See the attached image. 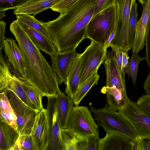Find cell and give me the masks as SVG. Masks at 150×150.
Wrapping results in <instances>:
<instances>
[{
  "label": "cell",
  "instance_id": "obj_28",
  "mask_svg": "<svg viewBox=\"0 0 150 150\" xmlns=\"http://www.w3.org/2000/svg\"><path fill=\"white\" fill-rule=\"evenodd\" d=\"M20 80L30 99L37 110L40 111L43 109L42 103L43 96L41 93L28 82L20 79Z\"/></svg>",
  "mask_w": 150,
  "mask_h": 150
},
{
  "label": "cell",
  "instance_id": "obj_41",
  "mask_svg": "<svg viewBox=\"0 0 150 150\" xmlns=\"http://www.w3.org/2000/svg\"><path fill=\"white\" fill-rule=\"evenodd\" d=\"M111 47L114 53L117 64L121 70L123 50L113 47Z\"/></svg>",
  "mask_w": 150,
  "mask_h": 150
},
{
  "label": "cell",
  "instance_id": "obj_45",
  "mask_svg": "<svg viewBox=\"0 0 150 150\" xmlns=\"http://www.w3.org/2000/svg\"><path fill=\"white\" fill-rule=\"evenodd\" d=\"M143 150H150V138H142Z\"/></svg>",
  "mask_w": 150,
  "mask_h": 150
},
{
  "label": "cell",
  "instance_id": "obj_12",
  "mask_svg": "<svg viewBox=\"0 0 150 150\" xmlns=\"http://www.w3.org/2000/svg\"><path fill=\"white\" fill-rule=\"evenodd\" d=\"M102 63L106 71V86L116 88L122 92L127 93L125 77L117 64L112 50L107 51Z\"/></svg>",
  "mask_w": 150,
  "mask_h": 150
},
{
  "label": "cell",
  "instance_id": "obj_22",
  "mask_svg": "<svg viewBox=\"0 0 150 150\" xmlns=\"http://www.w3.org/2000/svg\"><path fill=\"white\" fill-rule=\"evenodd\" d=\"M23 24L32 40L40 50L50 56L55 52L56 48L52 42L39 32L26 25Z\"/></svg>",
  "mask_w": 150,
  "mask_h": 150
},
{
  "label": "cell",
  "instance_id": "obj_18",
  "mask_svg": "<svg viewBox=\"0 0 150 150\" xmlns=\"http://www.w3.org/2000/svg\"><path fill=\"white\" fill-rule=\"evenodd\" d=\"M101 92L106 95L108 105L117 111L124 108L130 100L127 93H123L115 87L104 86L101 89Z\"/></svg>",
  "mask_w": 150,
  "mask_h": 150
},
{
  "label": "cell",
  "instance_id": "obj_38",
  "mask_svg": "<svg viewBox=\"0 0 150 150\" xmlns=\"http://www.w3.org/2000/svg\"><path fill=\"white\" fill-rule=\"evenodd\" d=\"M113 1V0H97L96 8L93 17L107 7Z\"/></svg>",
  "mask_w": 150,
  "mask_h": 150
},
{
  "label": "cell",
  "instance_id": "obj_1",
  "mask_svg": "<svg viewBox=\"0 0 150 150\" xmlns=\"http://www.w3.org/2000/svg\"><path fill=\"white\" fill-rule=\"evenodd\" d=\"M97 0H78L56 19L45 23L57 51L76 49L86 38V28L92 18Z\"/></svg>",
  "mask_w": 150,
  "mask_h": 150
},
{
  "label": "cell",
  "instance_id": "obj_8",
  "mask_svg": "<svg viewBox=\"0 0 150 150\" xmlns=\"http://www.w3.org/2000/svg\"><path fill=\"white\" fill-rule=\"evenodd\" d=\"M128 121L138 136L150 138V115L129 100L126 106L118 111Z\"/></svg>",
  "mask_w": 150,
  "mask_h": 150
},
{
  "label": "cell",
  "instance_id": "obj_10",
  "mask_svg": "<svg viewBox=\"0 0 150 150\" xmlns=\"http://www.w3.org/2000/svg\"><path fill=\"white\" fill-rule=\"evenodd\" d=\"M3 49L11 70L20 79L27 81L28 75L23 58L18 45L13 38L4 40Z\"/></svg>",
  "mask_w": 150,
  "mask_h": 150
},
{
  "label": "cell",
  "instance_id": "obj_20",
  "mask_svg": "<svg viewBox=\"0 0 150 150\" xmlns=\"http://www.w3.org/2000/svg\"><path fill=\"white\" fill-rule=\"evenodd\" d=\"M0 122V150H10L19 137V133L7 123Z\"/></svg>",
  "mask_w": 150,
  "mask_h": 150
},
{
  "label": "cell",
  "instance_id": "obj_17",
  "mask_svg": "<svg viewBox=\"0 0 150 150\" xmlns=\"http://www.w3.org/2000/svg\"><path fill=\"white\" fill-rule=\"evenodd\" d=\"M59 0H28L14 9V14L31 15L34 16L49 8Z\"/></svg>",
  "mask_w": 150,
  "mask_h": 150
},
{
  "label": "cell",
  "instance_id": "obj_37",
  "mask_svg": "<svg viewBox=\"0 0 150 150\" xmlns=\"http://www.w3.org/2000/svg\"><path fill=\"white\" fill-rule=\"evenodd\" d=\"M145 59L150 71V19L148 24L145 37Z\"/></svg>",
  "mask_w": 150,
  "mask_h": 150
},
{
  "label": "cell",
  "instance_id": "obj_19",
  "mask_svg": "<svg viewBox=\"0 0 150 150\" xmlns=\"http://www.w3.org/2000/svg\"><path fill=\"white\" fill-rule=\"evenodd\" d=\"M63 150H86L87 138L67 129H61Z\"/></svg>",
  "mask_w": 150,
  "mask_h": 150
},
{
  "label": "cell",
  "instance_id": "obj_40",
  "mask_svg": "<svg viewBox=\"0 0 150 150\" xmlns=\"http://www.w3.org/2000/svg\"><path fill=\"white\" fill-rule=\"evenodd\" d=\"M131 150H143L142 138L137 136L131 142Z\"/></svg>",
  "mask_w": 150,
  "mask_h": 150
},
{
  "label": "cell",
  "instance_id": "obj_33",
  "mask_svg": "<svg viewBox=\"0 0 150 150\" xmlns=\"http://www.w3.org/2000/svg\"><path fill=\"white\" fill-rule=\"evenodd\" d=\"M28 0H0V10L15 9Z\"/></svg>",
  "mask_w": 150,
  "mask_h": 150
},
{
  "label": "cell",
  "instance_id": "obj_42",
  "mask_svg": "<svg viewBox=\"0 0 150 150\" xmlns=\"http://www.w3.org/2000/svg\"><path fill=\"white\" fill-rule=\"evenodd\" d=\"M7 23L3 20L0 21V50L3 49L4 40L6 39L5 37V28Z\"/></svg>",
  "mask_w": 150,
  "mask_h": 150
},
{
  "label": "cell",
  "instance_id": "obj_29",
  "mask_svg": "<svg viewBox=\"0 0 150 150\" xmlns=\"http://www.w3.org/2000/svg\"><path fill=\"white\" fill-rule=\"evenodd\" d=\"M10 65L6 58L0 51V90L1 92L5 90L13 77Z\"/></svg>",
  "mask_w": 150,
  "mask_h": 150
},
{
  "label": "cell",
  "instance_id": "obj_2",
  "mask_svg": "<svg viewBox=\"0 0 150 150\" xmlns=\"http://www.w3.org/2000/svg\"><path fill=\"white\" fill-rule=\"evenodd\" d=\"M10 30L18 42L23 58L28 75L27 81L34 86L43 96H56L61 91L56 74L23 25L16 19L11 24Z\"/></svg>",
  "mask_w": 150,
  "mask_h": 150
},
{
  "label": "cell",
  "instance_id": "obj_21",
  "mask_svg": "<svg viewBox=\"0 0 150 150\" xmlns=\"http://www.w3.org/2000/svg\"><path fill=\"white\" fill-rule=\"evenodd\" d=\"M80 55L74 61L69 73L67 80L65 92L72 99L77 91L80 84Z\"/></svg>",
  "mask_w": 150,
  "mask_h": 150
},
{
  "label": "cell",
  "instance_id": "obj_15",
  "mask_svg": "<svg viewBox=\"0 0 150 150\" xmlns=\"http://www.w3.org/2000/svg\"><path fill=\"white\" fill-rule=\"evenodd\" d=\"M132 140L121 134L106 133L104 137L99 139L98 150H131Z\"/></svg>",
  "mask_w": 150,
  "mask_h": 150
},
{
  "label": "cell",
  "instance_id": "obj_24",
  "mask_svg": "<svg viewBox=\"0 0 150 150\" xmlns=\"http://www.w3.org/2000/svg\"><path fill=\"white\" fill-rule=\"evenodd\" d=\"M2 92L7 96L15 114L23 116L34 111H39L28 106L12 91L6 89Z\"/></svg>",
  "mask_w": 150,
  "mask_h": 150
},
{
  "label": "cell",
  "instance_id": "obj_31",
  "mask_svg": "<svg viewBox=\"0 0 150 150\" xmlns=\"http://www.w3.org/2000/svg\"><path fill=\"white\" fill-rule=\"evenodd\" d=\"M36 150L31 134L19 136L14 145L10 150Z\"/></svg>",
  "mask_w": 150,
  "mask_h": 150
},
{
  "label": "cell",
  "instance_id": "obj_44",
  "mask_svg": "<svg viewBox=\"0 0 150 150\" xmlns=\"http://www.w3.org/2000/svg\"><path fill=\"white\" fill-rule=\"evenodd\" d=\"M146 95H150V71L143 86Z\"/></svg>",
  "mask_w": 150,
  "mask_h": 150
},
{
  "label": "cell",
  "instance_id": "obj_13",
  "mask_svg": "<svg viewBox=\"0 0 150 150\" xmlns=\"http://www.w3.org/2000/svg\"><path fill=\"white\" fill-rule=\"evenodd\" d=\"M31 135L36 150H47L49 145V126L46 109L39 111Z\"/></svg>",
  "mask_w": 150,
  "mask_h": 150
},
{
  "label": "cell",
  "instance_id": "obj_6",
  "mask_svg": "<svg viewBox=\"0 0 150 150\" xmlns=\"http://www.w3.org/2000/svg\"><path fill=\"white\" fill-rule=\"evenodd\" d=\"M136 0H114L117 6L118 21L116 33L110 47L128 52L132 48L129 40V22L130 10Z\"/></svg>",
  "mask_w": 150,
  "mask_h": 150
},
{
  "label": "cell",
  "instance_id": "obj_47",
  "mask_svg": "<svg viewBox=\"0 0 150 150\" xmlns=\"http://www.w3.org/2000/svg\"><path fill=\"white\" fill-rule=\"evenodd\" d=\"M138 1L139 3L143 6L145 4L146 0H138Z\"/></svg>",
  "mask_w": 150,
  "mask_h": 150
},
{
  "label": "cell",
  "instance_id": "obj_23",
  "mask_svg": "<svg viewBox=\"0 0 150 150\" xmlns=\"http://www.w3.org/2000/svg\"><path fill=\"white\" fill-rule=\"evenodd\" d=\"M16 17L22 24L39 32L53 44V39L47 30L45 23L43 21L38 20L34 16L31 15H17Z\"/></svg>",
  "mask_w": 150,
  "mask_h": 150
},
{
  "label": "cell",
  "instance_id": "obj_11",
  "mask_svg": "<svg viewBox=\"0 0 150 150\" xmlns=\"http://www.w3.org/2000/svg\"><path fill=\"white\" fill-rule=\"evenodd\" d=\"M47 112L49 126L47 150H63L61 129L57 119L55 108L56 96L48 97Z\"/></svg>",
  "mask_w": 150,
  "mask_h": 150
},
{
  "label": "cell",
  "instance_id": "obj_39",
  "mask_svg": "<svg viewBox=\"0 0 150 150\" xmlns=\"http://www.w3.org/2000/svg\"><path fill=\"white\" fill-rule=\"evenodd\" d=\"M99 139L95 137L87 138V146L86 150H98Z\"/></svg>",
  "mask_w": 150,
  "mask_h": 150
},
{
  "label": "cell",
  "instance_id": "obj_27",
  "mask_svg": "<svg viewBox=\"0 0 150 150\" xmlns=\"http://www.w3.org/2000/svg\"><path fill=\"white\" fill-rule=\"evenodd\" d=\"M6 89L12 91L28 106L38 111L30 99L21 83L20 79L15 74H13L12 79L5 90Z\"/></svg>",
  "mask_w": 150,
  "mask_h": 150
},
{
  "label": "cell",
  "instance_id": "obj_26",
  "mask_svg": "<svg viewBox=\"0 0 150 150\" xmlns=\"http://www.w3.org/2000/svg\"><path fill=\"white\" fill-rule=\"evenodd\" d=\"M96 70L87 79L79 86L77 91L71 99L75 106H78L91 88L97 85L99 78Z\"/></svg>",
  "mask_w": 150,
  "mask_h": 150
},
{
  "label": "cell",
  "instance_id": "obj_16",
  "mask_svg": "<svg viewBox=\"0 0 150 150\" xmlns=\"http://www.w3.org/2000/svg\"><path fill=\"white\" fill-rule=\"evenodd\" d=\"M74 104L72 99L61 92L56 96L55 108L57 120L61 129H67Z\"/></svg>",
  "mask_w": 150,
  "mask_h": 150
},
{
  "label": "cell",
  "instance_id": "obj_30",
  "mask_svg": "<svg viewBox=\"0 0 150 150\" xmlns=\"http://www.w3.org/2000/svg\"><path fill=\"white\" fill-rule=\"evenodd\" d=\"M145 59V57H141L138 53H133L125 69V72L128 74V77L132 78L134 85L136 82L139 64Z\"/></svg>",
  "mask_w": 150,
  "mask_h": 150
},
{
  "label": "cell",
  "instance_id": "obj_14",
  "mask_svg": "<svg viewBox=\"0 0 150 150\" xmlns=\"http://www.w3.org/2000/svg\"><path fill=\"white\" fill-rule=\"evenodd\" d=\"M150 19V0H146L142 13L136 25L132 48L133 53H138L145 45V37Z\"/></svg>",
  "mask_w": 150,
  "mask_h": 150
},
{
  "label": "cell",
  "instance_id": "obj_34",
  "mask_svg": "<svg viewBox=\"0 0 150 150\" xmlns=\"http://www.w3.org/2000/svg\"><path fill=\"white\" fill-rule=\"evenodd\" d=\"M78 0H59L51 8L53 11L60 13L66 11Z\"/></svg>",
  "mask_w": 150,
  "mask_h": 150
},
{
  "label": "cell",
  "instance_id": "obj_5",
  "mask_svg": "<svg viewBox=\"0 0 150 150\" xmlns=\"http://www.w3.org/2000/svg\"><path fill=\"white\" fill-rule=\"evenodd\" d=\"M86 106H75L70 115L67 129L80 136L99 138L98 126Z\"/></svg>",
  "mask_w": 150,
  "mask_h": 150
},
{
  "label": "cell",
  "instance_id": "obj_9",
  "mask_svg": "<svg viewBox=\"0 0 150 150\" xmlns=\"http://www.w3.org/2000/svg\"><path fill=\"white\" fill-rule=\"evenodd\" d=\"M75 49L62 52L56 50L50 56L51 66L56 74L59 85L66 81L74 61L80 54L77 53Z\"/></svg>",
  "mask_w": 150,
  "mask_h": 150
},
{
  "label": "cell",
  "instance_id": "obj_36",
  "mask_svg": "<svg viewBox=\"0 0 150 150\" xmlns=\"http://www.w3.org/2000/svg\"><path fill=\"white\" fill-rule=\"evenodd\" d=\"M136 103L150 115V95H142L138 99Z\"/></svg>",
  "mask_w": 150,
  "mask_h": 150
},
{
  "label": "cell",
  "instance_id": "obj_25",
  "mask_svg": "<svg viewBox=\"0 0 150 150\" xmlns=\"http://www.w3.org/2000/svg\"><path fill=\"white\" fill-rule=\"evenodd\" d=\"M38 112L34 111L23 116L16 114L17 130L19 136L31 134L36 116Z\"/></svg>",
  "mask_w": 150,
  "mask_h": 150
},
{
  "label": "cell",
  "instance_id": "obj_3",
  "mask_svg": "<svg viewBox=\"0 0 150 150\" xmlns=\"http://www.w3.org/2000/svg\"><path fill=\"white\" fill-rule=\"evenodd\" d=\"M117 6L114 0L105 9L93 16L86 28V38L104 47L109 36L117 27Z\"/></svg>",
  "mask_w": 150,
  "mask_h": 150
},
{
  "label": "cell",
  "instance_id": "obj_7",
  "mask_svg": "<svg viewBox=\"0 0 150 150\" xmlns=\"http://www.w3.org/2000/svg\"><path fill=\"white\" fill-rule=\"evenodd\" d=\"M91 41L90 45L80 54L79 86L98 70L107 51L104 47Z\"/></svg>",
  "mask_w": 150,
  "mask_h": 150
},
{
  "label": "cell",
  "instance_id": "obj_35",
  "mask_svg": "<svg viewBox=\"0 0 150 150\" xmlns=\"http://www.w3.org/2000/svg\"><path fill=\"white\" fill-rule=\"evenodd\" d=\"M16 116L14 111L6 113L0 110V120L5 122L17 130Z\"/></svg>",
  "mask_w": 150,
  "mask_h": 150
},
{
  "label": "cell",
  "instance_id": "obj_43",
  "mask_svg": "<svg viewBox=\"0 0 150 150\" xmlns=\"http://www.w3.org/2000/svg\"><path fill=\"white\" fill-rule=\"evenodd\" d=\"M127 52L125 51H123L122 66L121 71L124 77L126 74L125 71V69L127 67L129 57L128 56Z\"/></svg>",
  "mask_w": 150,
  "mask_h": 150
},
{
  "label": "cell",
  "instance_id": "obj_4",
  "mask_svg": "<svg viewBox=\"0 0 150 150\" xmlns=\"http://www.w3.org/2000/svg\"><path fill=\"white\" fill-rule=\"evenodd\" d=\"M90 110L93 113L98 126L102 127L106 133L121 134L132 139L138 136L128 121L118 111L112 108L108 104L98 109L90 105Z\"/></svg>",
  "mask_w": 150,
  "mask_h": 150
},
{
  "label": "cell",
  "instance_id": "obj_32",
  "mask_svg": "<svg viewBox=\"0 0 150 150\" xmlns=\"http://www.w3.org/2000/svg\"><path fill=\"white\" fill-rule=\"evenodd\" d=\"M138 4L136 1L132 3L130 10L129 22V40L130 45L132 46L133 42L138 13L137 12Z\"/></svg>",
  "mask_w": 150,
  "mask_h": 150
},
{
  "label": "cell",
  "instance_id": "obj_46",
  "mask_svg": "<svg viewBox=\"0 0 150 150\" xmlns=\"http://www.w3.org/2000/svg\"><path fill=\"white\" fill-rule=\"evenodd\" d=\"M4 11L0 10V19L5 17V14Z\"/></svg>",
  "mask_w": 150,
  "mask_h": 150
}]
</instances>
